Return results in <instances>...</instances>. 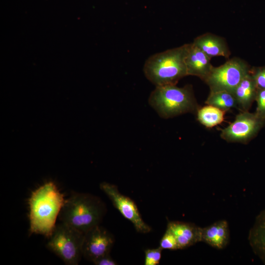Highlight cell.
Returning <instances> with one entry per match:
<instances>
[{
  "label": "cell",
  "instance_id": "10",
  "mask_svg": "<svg viewBox=\"0 0 265 265\" xmlns=\"http://www.w3.org/2000/svg\"><path fill=\"white\" fill-rule=\"evenodd\" d=\"M211 59L193 43L189 44L185 60L187 76H195L204 80L213 67Z\"/></svg>",
  "mask_w": 265,
  "mask_h": 265
},
{
  "label": "cell",
  "instance_id": "21",
  "mask_svg": "<svg viewBox=\"0 0 265 265\" xmlns=\"http://www.w3.org/2000/svg\"><path fill=\"white\" fill-rule=\"evenodd\" d=\"M250 72L257 89H265V68L253 69Z\"/></svg>",
  "mask_w": 265,
  "mask_h": 265
},
{
  "label": "cell",
  "instance_id": "3",
  "mask_svg": "<svg viewBox=\"0 0 265 265\" xmlns=\"http://www.w3.org/2000/svg\"><path fill=\"white\" fill-rule=\"evenodd\" d=\"M189 44L157 53L149 57L143 68L147 79L156 86L176 85L187 76L185 62Z\"/></svg>",
  "mask_w": 265,
  "mask_h": 265
},
{
  "label": "cell",
  "instance_id": "1",
  "mask_svg": "<svg viewBox=\"0 0 265 265\" xmlns=\"http://www.w3.org/2000/svg\"><path fill=\"white\" fill-rule=\"evenodd\" d=\"M63 195L52 182L32 192L29 199V232L49 237L65 202Z\"/></svg>",
  "mask_w": 265,
  "mask_h": 265
},
{
  "label": "cell",
  "instance_id": "17",
  "mask_svg": "<svg viewBox=\"0 0 265 265\" xmlns=\"http://www.w3.org/2000/svg\"><path fill=\"white\" fill-rule=\"evenodd\" d=\"M205 104L225 111L232 108H238L237 102L233 93L227 91L210 92Z\"/></svg>",
  "mask_w": 265,
  "mask_h": 265
},
{
  "label": "cell",
  "instance_id": "13",
  "mask_svg": "<svg viewBox=\"0 0 265 265\" xmlns=\"http://www.w3.org/2000/svg\"><path fill=\"white\" fill-rule=\"evenodd\" d=\"M193 44L210 58L222 56L228 58L231 53L223 38L211 33H205L195 38Z\"/></svg>",
  "mask_w": 265,
  "mask_h": 265
},
{
  "label": "cell",
  "instance_id": "19",
  "mask_svg": "<svg viewBox=\"0 0 265 265\" xmlns=\"http://www.w3.org/2000/svg\"><path fill=\"white\" fill-rule=\"evenodd\" d=\"M159 247L162 249H180L175 236L167 228L159 241Z\"/></svg>",
  "mask_w": 265,
  "mask_h": 265
},
{
  "label": "cell",
  "instance_id": "22",
  "mask_svg": "<svg viewBox=\"0 0 265 265\" xmlns=\"http://www.w3.org/2000/svg\"><path fill=\"white\" fill-rule=\"evenodd\" d=\"M96 265H116L117 262L107 254L99 258L93 263Z\"/></svg>",
  "mask_w": 265,
  "mask_h": 265
},
{
  "label": "cell",
  "instance_id": "16",
  "mask_svg": "<svg viewBox=\"0 0 265 265\" xmlns=\"http://www.w3.org/2000/svg\"><path fill=\"white\" fill-rule=\"evenodd\" d=\"M225 112L215 106L207 105L199 107L196 113L197 119L201 124L207 128H212L224 121Z\"/></svg>",
  "mask_w": 265,
  "mask_h": 265
},
{
  "label": "cell",
  "instance_id": "5",
  "mask_svg": "<svg viewBox=\"0 0 265 265\" xmlns=\"http://www.w3.org/2000/svg\"><path fill=\"white\" fill-rule=\"evenodd\" d=\"M84 233L62 222L56 224L50 236L47 248L65 264L77 265L82 256Z\"/></svg>",
  "mask_w": 265,
  "mask_h": 265
},
{
  "label": "cell",
  "instance_id": "14",
  "mask_svg": "<svg viewBox=\"0 0 265 265\" xmlns=\"http://www.w3.org/2000/svg\"><path fill=\"white\" fill-rule=\"evenodd\" d=\"M248 239L253 252L265 264V210L256 216Z\"/></svg>",
  "mask_w": 265,
  "mask_h": 265
},
{
  "label": "cell",
  "instance_id": "6",
  "mask_svg": "<svg viewBox=\"0 0 265 265\" xmlns=\"http://www.w3.org/2000/svg\"><path fill=\"white\" fill-rule=\"evenodd\" d=\"M250 71L245 61L234 57L219 67H213L203 81L209 86L210 92L227 91L233 93Z\"/></svg>",
  "mask_w": 265,
  "mask_h": 265
},
{
  "label": "cell",
  "instance_id": "12",
  "mask_svg": "<svg viewBox=\"0 0 265 265\" xmlns=\"http://www.w3.org/2000/svg\"><path fill=\"white\" fill-rule=\"evenodd\" d=\"M229 240V225L226 220L217 221L209 226L202 228L201 241L213 248L223 249L227 246Z\"/></svg>",
  "mask_w": 265,
  "mask_h": 265
},
{
  "label": "cell",
  "instance_id": "7",
  "mask_svg": "<svg viewBox=\"0 0 265 265\" xmlns=\"http://www.w3.org/2000/svg\"><path fill=\"white\" fill-rule=\"evenodd\" d=\"M265 123V119L256 112L240 111L235 120L220 133L221 137L227 142L246 144L252 139Z\"/></svg>",
  "mask_w": 265,
  "mask_h": 265
},
{
  "label": "cell",
  "instance_id": "9",
  "mask_svg": "<svg viewBox=\"0 0 265 265\" xmlns=\"http://www.w3.org/2000/svg\"><path fill=\"white\" fill-rule=\"evenodd\" d=\"M115 241L113 235L105 228L97 225L84 233L82 256L93 263L109 254Z\"/></svg>",
  "mask_w": 265,
  "mask_h": 265
},
{
  "label": "cell",
  "instance_id": "2",
  "mask_svg": "<svg viewBox=\"0 0 265 265\" xmlns=\"http://www.w3.org/2000/svg\"><path fill=\"white\" fill-rule=\"evenodd\" d=\"M106 212V206L99 197L75 192L65 200L59 217L61 222L85 233L100 225Z\"/></svg>",
  "mask_w": 265,
  "mask_h": 265
},
{
  "label": "cell",
  "instance_id": "18",
  "mask_svg": "<svg viewBox=\"0 0 265 265\" xmlns=\"http://www.w3.org/2000/svg\"><path fill=\"white\" fill-rule=\"evenodd\" d=\"M162 250L159 246L157 248L145 249L144 250V265H159Z\"/></svg>",
  "mask_w": 265,
  "mask_h": 265
},
{
  "label": "cell",
  "instance_id": "15",
  "mask_svg": "<svg viewBox=\"0 0 265 265\" xmlns=\"http://www.w3.org/2000/svg\"><path fill=\"white\" fill-rule=\"evenodd\" d=\"M257 89L250 72L241 80L233 92L237 102L238 108L240 111H248L255 100Z\"/></svg>",
  "mask_w": 265,
  "mask_h": 265
},
{
  "label": "cell",
  "instance_id": "4",
  "mask_svg": "<svg viewBox=\"0 0 265 265\" xmlns=\"http://www.w3.org/2000/svg\"><path fill=\"white\" fill-rule=\"evenodd\" d=\"M149 103L163 118L195 112L199 108L190 85L183 87L176 85L156 86L150 94Z\"/></svg>",
  "mask_w": 265,
  "mask_h": 265
},
{
  "label": "cell",
  "instance_id": "8",
  "mask_svg": "<svg viewBox=\"0 0 265 265\" xmlns=\"http://www.w3.org/2000/svg\"><path fill=\"white\" fill-rule=\"evenodd\" d=\"M100 187L123 217L133 224L137 232L145 234L151 231V227L142 218L134 201L122 194L116 185L104 182L100 184Z\"/></svg>",
  "mask_w": 265,
  "mask_h": 265
},
{
  "label": "cell",
  "instance_id": "11",
  "mask_svg": "<svg viewBox=\"0 0 265 265\" xmlns=\"http://www.w3.org/2000/svg\"><path fill=\"white\" fill-rule=\"evenodd\" d=\"M167 229L175 236L180 249L201 241L202 228L194 223L170 221L167 224Z\"/></svg>",
  "mask_w": 265,
  "mask_h": 265
},
{
  "label": "cell",
  "instance_id": "20",
  "mask_svg": "<svg viewBox=\"0 0 265 265\" xmlns=\"http://www.w3.org/2000/svg\"><path fill=\"white\" fill-rule=\"evenodd\" d=\"M257 106L256 113L265 119V89H258L255 98Z\"/></svg>",
  "mask_w": 265,
  "mask_h": 265
}]
</instances>
